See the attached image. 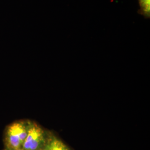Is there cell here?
I'll return each instance as SVG.
<instances>
[{
    "label": "cell",
    "instance_id": "277c9868",
    "mask_svg": "<svg viewBox=\"0 0 150 150\" xmlns=\"http://www.w3.org/2000/svg\"><path fill=\"white\" fill-rule=\"evenodd\" d=\"M139 13L145 18H149L150 17V0H139Z\"/></svg>",
    "mask_w": 150,
    "mask_h": 150
},
{
    "label": "cell",
    "instance_id": "3957f363",
    "mask_svg": "<svg viewBox=\"0 0 150 150\" xmlns=\"http://www.w3.org/2000/svg\"><path fill=\"white\" fill-rule=\"evenodd\" d=\"M43 150H71L54 134L48 133L46 144Z\"/></svg>",
    "mask_w": 150,
    "mask_h": 150
},
{
    "label": "cell",
    "instance_id": "5b68a950",
    "mask_svg": "<svg viewBox=\"0 0 150 150\" xmlns=\"http://www.w3.org/2000/svg\"><path fill=\"white\" fill-rule=\"evenodd\" d=\"M8 150V149H5V150Z\"/></svg>",
    "mask_w": 150,
    "mask_h": 150
},
{
    "label": "cell",
    "instance_id": "7a4b0ae2",
    "mask_svg": "<svg viewBox=\"0 0 150 150\" xmlns=\"http://www.w3.org/2000/svg\"><path fill=\"white\" fill-rule=\"evenodd\" d=\"M48 133L34 122H30L26 138L21 150H43Z\"/></svg>",
    "mask_w": 150,
    "mask_h": 150
},
{
    "label": "cell",
    "instance_id": "6da1fadb",
    "mask_svg": "<svg viewBox=\"0 0 150 150\" xmlns=\"http://www.w3.org/2000/svg\"><path fill=\"white\" fill-rule=\"evenodd\" d=\"M30 121H18L10 125L6 129L5 144L6 149L21 150L26 138Z\"/></svg>",
    "mask_w": 150,
    "mask_h": 150
}]
</instances>
